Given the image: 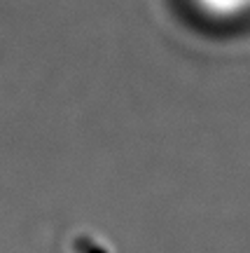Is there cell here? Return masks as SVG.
<instances>
[{"label":"cell","instance_id":"obj_1","mask_svg":"<svg viewBox=\"0 0 250 253\" xmlns=\"http://www.w3.org/2000/svg\"><path fill=\"white\" fill-rule=\"evenodd\" d=\"M197 24L211 31H236L250 24V0H180Z\"/></svg>","mask_w":250,"mask_h":253}]
</instances>
